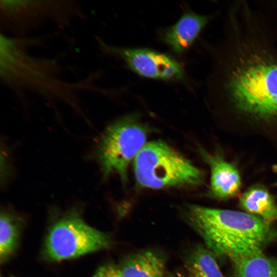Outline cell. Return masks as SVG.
Segmentation results:
<instances>
[{"instance_id": "obj_1", "label": "cell", "mask_w": 277, "mask_h": 277, "mask_svg": "<svg viewBox=\"0 0 277 277\" xmlns=\"http://www.w3.org/2000/svg\"><path fill=\"white\" fill-rule=\"evenodd\" d=\"M186 222L216 257L230 261L263 252L277 239V228L245 212L189 204Z\"/></svg>"}, {"instance_id": "obj_2", "label": "cell", "mask_w": 277, "mask_h": 277, "mask_svg": "<svg viewBox=\"0 0 277 277\" xmlns=\"http://www.w3.org/2000/svg\"><path fill=\"white\" fill-rule=\"evenodd\" d=\"M232 70L227 89L235 108L255 119L277 121V61L252 55Z\"/></svg>"}, {"instance_id": "obj_3", "label": "cell", "mask_w": 277, "mask_h": 277, "mask_svg": "<svg viewBox=\"0 0 277 277\" xmlns=\"http://www.w3.org/2000/svg\"><path fill=\"white\" fill-rule=\"evenodd\" d=\"M133 169L137 184L144 188L160 189L204 182L200 169L161 141L145 144L134 159Z\"/></svg>"}, {"instance_id": "obj_4", "label": "cell", "mask_w": 277, "mask_h": 277, "mask_svg": "<svg viewBox=\"0 0 277 277\" xmlns=\"http://www.w3.org/2000/svg\"><path fill=\"white\" fill-rule=\"evenodd\" d=\"M112 243L108 234L89 226L78 213L72 211L62 216L50 228L43 253L49 261H58L107 249Z\"/></svg>"}, {"instance_id": "obj_5", "label": "cell", "mask_w": 277, "mask_h": 277, "mask_svg": "<svg viewBox=\"0 0 277 277\" xmlns=\"http://www.w3.org/2000/svg\"><path fill=\"white\" fill-rule=\"evenodd\" d=\"M147 130L135 115L108 127L98 142L97 156L104 177L115 173L125 183L131 161L145 145Z\"/></svg>"}, {"instance_id": "obj_6", "label": "cell", "mask_w": 277, "mask_h": 277, "mask_svg": "<svg viewBox=\"0 0 277 277\" xmlns=\"http://www.w3.org/2000/svg\"><path fill=\"white\" fill-rule=\"evenodd\" d=\"M111 50L137 74L145 77L169 81L184 78L180 64L169 55L146 48H112Z\"/></svg>"}, {"instance_id": "obj_7", "label": "cell", "mask_w": 277, "mask_h": 277, "mask_svg": "<svg viewBox=\"0 0 277 277\" xmlns=\"http://www.w3.org/2000/svg\"><path fill=\"white\" fill-rule=\"evenodd\" d=\"M201 152L211 169L210 194L214 199L226 200L235 197L241 187V179L234 165L226 161L218 154Z\"/></svg>"}, {"instance_id": "obj_8", "label": "cell", "mask_w": 277, "mask_h": 277, "mask_svg": "<svg viewBox=\"0 0 277 277\" xmlns=\"http://www.w3.org/2000/svg\"><path fill=\"white\" fill-rule=\"evenodd\" d=\"M209 20V17L188 11L173 25L162 33V40L174 52L182 54L195 41Z\"/></svg>"}, {"instance_id": "obj_9", "label": "cell", "mask_w": 277, "mask_h": 277, "mask_svg": "<svg viewBox=\"0 0 277 277\" xmlns=\"http://www.w3.org/2000/svg\"><path fill=\"white\" fill-rule=\"evenodd\" d=\"M166 259L156 250H141L128 255L119 266L123 277H165Z\"/></svg>"}, {"instance_id": "obj_10", "label": "cell", "mask_w": 277, "mask_h": 277, "mask_svg": "<svg viewBox=\"0 0 277 277\" xmlns=\"http://www.w3.org/2000/svg\"><path fill=\"white\" fill-rule=\"evenodd\" d=\"M239 205L244 212L255 215L265 222H277V204L274 197L261 185H254L243 193Z\"/></svg>"}, {"instance_id": "obj_11", "label": "cell", "mask_w": 277, "mask_h": 277, "mask_svg": "<svg viewBox=\"0 0 277 277\" xmlns=\"http://www.w3.org/2000/svg\"><path fill=\"white\" fill-rule=\"evenodd\" d=\"M233 277H277V258L260 252L231 261Z\"/></svg>"}, {"instance_id": "obj_12", "label": "cell", "mask_w": 277, "mask_h": 277, "mask_svg": "<svg viewBox=\"0 0 277 277\" xmlns=\"http://www.w3.org/2000/svg\"><path fill=\"white\" fill-rule=\"evenodd\" d=\"M216 259L205 245L193 247L185 257V277H225Z\"/></svg>"}, {"instance_id": "obj_13", "label": "cell", "mask_w": 277, "mask_h": 277, "mask_svg": "<svg viewBox=\"0 0 277 277\" xmlns=\"http://www.w3.org/2000/svg\"><path fill=\"white\" fill-rule=\"evenodd\" d=\"M19 225L16 218L4 211L0 219V260L6 261L15 251L19 238Z\"/></svg>"}, {"instance_id": "obj_14", "label": "cell", "mask_w": 277, "mask_h": 277, "mask_svg": "<svg viewBox=\"0 0 277 277\" xmlns=\"http://www.w3.org/2000/svg\"><path fill=\"white\" fill-rule=\"evenodd\" d=\"M92 277H123L119 266L108 263L100 267Z\"/></svg>"}, {"instance_id": "obj_15", "label": "cell", "mask_w": 277, "mask_h": 277, "mask_svg": "<svg viewBox=\"0 0 277 277\" xmlns=\"http://www.w3.org/2000/svg\"><path fill=\"white\" fill-rule=\"evenodd\" d=\"M167 277H185V276L182 272H175L169 274Z\"/></svg>"}]
</instances>
